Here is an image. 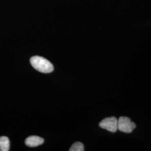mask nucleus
Returning <instances> with one entry per match:
<instances>
[{"mask_svg":"<svg viewBox=\"0 0 151 151\" xmlns=\"http://www.w3.org/2000/svg\"><path fill=\"white\" fill-rule=\"evenodd\" d=\"M30 62L34 68L42 73H48L54 70L53 65L43 57L34 56L31 58Z\"/></svg>","mask_w":151,"mask_h":151,"instance_id":"nucleus-1","label":"nucleus"},{"mask_svg":"<svg viewBox=\"0 0 151 151\" xmlns=\"http://www.w3.org/2000/svg\"><path fill=\"white\" fill-rule=\"evenodd\" d=\"M136 127L135 123L126 116H121L118 119V130L125 133H130Z\"/></svg>","mask_w":151,"mask_h":151,"instance_id":"nucleus-2","label":"nucleus"},{"mask_svg":"<svg viewBox=\"0 0 151 151\" xmlns=\"http://www.w3.org/2000/svg\"><path fill=\"white\" fill-rule=\"evenodd\" d=\"M99 126L109 132L115 133L118 130V119L114 116L106 118L100 122Z\"/></svg>","mask_w":151,"mask_h":151,"instance_id":"nucleus-3","label":"nucleus"},{"mask_svg":"<svg viewBox=\"0 0 151 151\" xmlns=\"http://www.w3.org/2000/svg\"><path fill=\"white\" fill-rule=\"evenodd\" d=\"M25 143L29 147H35L42 145L44 143V139L38 136L32 135L27 138Z\"/></svg>","mask_w":151,"mask_h":151,"instance_id":"nucleus-4","label":"nucleus"},{"mask_svg":"<svg viewBox=\"0 0 151 151\" xmlns=\"http://www.w3.org/2000/svg\"><path fill=\"white\" fill-rule=\"evenodd\" d=\"M10 143L9 139L5 136L0 137V151H8L10 150Z\"/></svg>","mask_w":151,"mask_h":151,"instance_id":"nucleus-5","label":"nucleus"},{"mask_svg":"<svg viewBox=\"0 0 151 151\" xmlns=\"http://www.w3.org/2000/svg\"><path fill=\"white\" fill-rule=\"evenodd\" d=\"M70 151H84V146L81 142H76L72 145L70 149Z\"/></svg>","mask_w":151,"mask_h":151,"instance_id":"nucleus-6","label":"nucleus"}]
</instances>
